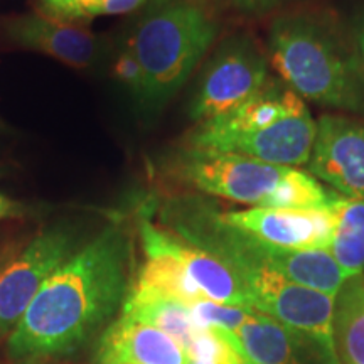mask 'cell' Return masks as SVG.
<instances>
[{
  "label": "cell",
  "instance_id": "obj_1",
  "mask_svg": "<svg viewBox=\"0 0 364 364\" xmlns=\"http://www.w3.org/2000/svg\"><path fill=\"white\" fill-rule=\"evenodd\" d=\"M129 273L125 231L105 228L46 280L11 332L9 351L14 358L73 353L124 307L132 287Z\"/></svg>",
  "mask_w": 364,
  "mask_h": 364
},
{
  "label": "cell",
  "instance_id": "obj_2",
  "mask_svg": "<svg viewBox=\"0 0 364 364\" xmlns=\"http://www.w3.org/2000/svg\"><path fill=\"white\" fill-rule=\"evenodd\" d=\"M272 66L302 100L349 113H364V68L322 17L285 14L268 31Z\"/></svg>",
  "mask_w": 364,
  "mask_h": 364
},
{
  "label": "cell",
  "instance_id": "obj_3",
  "mask_svg": "<svg viewBox=\"0 0 364 364\" xmlns=\"http://www.w3.org/2000/svg\"><path fill=\"white\" fill-rule=\"evenodd\" d=\"M218 26L198 4L166 0L136 24L129 51L142 71L145 102L162 103L181 90L213 41Z\"/></svg>",
  "mask_w": 364,
  "mask_h": 364
},
{
  "label": "cell",
  "instance_id": "obj_4",
  "mask_svg": "<svg viewBox=\"0 0 364 364\" xmlns=\"http://www.w3.org/2000/svg\"><path fill=\"white\" fill-rule=\"evenodd\" d=\"M289 169L241 154L193 145L179 159V174L193 188L253 206H262Z\"/></svg>",
  "mask_w": 364,
  "mask_h": 364
},
{
  "label": "cell",
  "instance_id": "obj_5",
  "mask_svg": "<svg viewBox=\"0 0 364 364\" xmlns=\"http://www.w3.org/2000/svg\"><path fill=\"white\" fill-rule=\"evenodd\" d=\"M268 59L250 38H236L220 49L206 68L189 107L196 122L235 110L267 83Z\"/></svg>",
  "mask_w": 364,
  "mask_h": 364
},
{
  "label": "cell",
  "instance_id": "obj_6",
  "mask_svg": "<svg viewBox=\"0 0 364 364\" xmlns=\"http://www.w3.org/2000/svg\"><path fill=\"white\" fill-rule=\"evenodd\" d=\"M75 253V235L54 226L0 267V336L16 329L46 280Z\"/></svg>",
  "mask_w": 364,
  "mask_h": 364
},
{
  "label": "cell",
  "instance_id": "obj_7",
  "mask_svg": "<svg viewBox=\"0 0 364 364\" xmlns=\"http://www.w3.org/2000/svg\"><path fill=\"white\" fill-rule=\"evenodd\" d=\"M307 164L312 176L346 198H364V122L341 115L318 118Z\"/></svg>",
  "mask_w": 364,
  "mask_h": 364
},
{
  "label": "cell",
  "instance_id": "obj_8",
  "mask_svg": "<svg viewBox=\"0 0 364 364\" xmlns=\"http://www.w3.org/2000/svg\"><path fill=\"white\" fill-rule=\"evenodd\" d=\"M223 218L255 238L287 250H327L336 225L331 204L322 209L253 206L245 211H226Z\"/></svg>",
  "mask_w": 364,
  "mask_h": 364
},
{
  "label": "cell",
  "instance_id": "obj_9",
  "mask_svg": "<svg viewBox=\"0 0 364 364\" xmlns=\"http://www.w3.org/2000/svg\"><path fill=\"white\" fill-rule=\"evenodd\" d=\"M4 36L17 48L46 54L76 70L90 66L97 53V38L88 27L46 11L9 17Z\"/></svg>",
  "mask_w": 364,
  "mask_h": 364
},
{
  "label": "cell",
  "instance_id": "obj_10",
  "mask_svg": "<svg viewBox=\"0 0 364 364\" xmlns=\"http://www.w3.org/2000/svg\"><path fill=\"white\" fill-rule=\"evenodd\" d=\"M306 103L285 83L268 78L252 98L225 115L199 122L191 135L193 147H213L221 140L235 135L252 134L279 124L284 118L306 110Z\"/></svg>",
  "mask_w": 364,
  "mask_h": 364
},
{
  "label": "cell",
  "instance_id": "obj_11",
  "mask_svg": "<svg viewBox=\"0 0 364 364\" xmlns=\"http://www.w3.org/2000/svg\"><path fill=\"white\" fill-rule=\"evenodd\" d=\"M100 364H188L182 346L162 332L134 318H117L98 344Z\"/></svg>",
  "mask_w": 364,
  "mask_h": 364
},
{
  "label": "cell",
  "instance_id": "obj_12",
  "mask_svg": "<svg viewBox=\"0 0 364 364\" xmlns=\"http://www.w3.org/2000/svg\"><path fill=\"white\" fill-rule=\"evenodd\" d=\"M140 240L145 262L140 268L134 287L150 290L166 297L176 299L186 306H194L204 300L194 282L172 248V235L150 221L149 216L140 218Z\"/></svg>",
  "mask_w": 364,
  "mask_h": 364
},
{
  "label": "cell",
  "instance_id": "obj_13",
  "mask_svg": "<svg viewBox=\"0 0 364 364\" xmlns=\"http://www.w3.org/2000/svg\"><path fill=\"white\" fill-rule=\"evenodd\" d=\"M233 336L252 364H326L311 339L267 314L252 311Z\"/></svg>",
  "mask_w": 364,
  "mask_h": 364
},
{
  "label": "cell",
  "instance_id": "obj_14",
  "mask_svg": "<svg viewBox=\"0 0 364 364\" xmlns=\"http://www.w3.org/2000/svg\"><path fill=\"white\" fill-rule=\"evenodd\" d=\"M172 248L204 299L253 311L247 285L225 262L177 235H172Z\"/></svg>",
  "mask_w": 364,
  "mask_h": 364
},
{
  "label": "cell",
  "instance_id": "obj_15",
  "mask_svg": "<svg viewBox=\"0 0 364 364\" xmlns=\"http://www.w3.org/2000/svg\"><path fill=\"white\" fill-rule=\"evenodd\" d=\"M122 309H124L122 316L157 327L177 341L184 351L193 343L198 331L201 329V326L196 322L189 306L176 299L139 289L134 285L130 287Z\"/></svg>",
  "mask_w": 364,
  "mask_h": 364
},
{
  "label": "cell",
  "instance_id": "obj_16",
  "mask_svg": "<svg viewBox=\"0 0 364 364\" xmlns=\"http://www.w3.org/2000/svg\"><path fill=\"white\" fill-rule=\"evenodd\" d=\"M332 334L339 364H364V273L346 280L336 294Z\"/></svg>",
  "mask_w": 364,
  "mask_h": 364
},
{
  "label": "cell",
  "instance_id": "obj_17",
  "mask_svg": "<svg viewBox=\"0 0 364 364\" xmlns=\"http://www.w3.org/2000/svg\"><path fill=\"white\" fill-rule=\"evenodd\" d=\"M336 225L327 252L346 279L364 273V198L334 196L331 203Z\"/></svg>",
  "mask_w": 364,
  "mask_h": 364
},
{
  "label": "cell",
  "instance_id": "obj_18",
  "mask_svg": "<svg viewBox=\"0 0 364 364\" xmlns=\"http://www.w3.org/2000/svg\"><path fill=\"white\" fill-rule=\"evenodd\" d=\"M334 196L327 193L312 174L290 167L258 208L322 209L329 206Z\"/></svg>",
  "mask_w": 364,
  "mask_h": 364
},
{
  "label": "cell",
  "instance_id": "obj_19",
  "mask_svg": "<svg viewBox=\"0 0 364 364\" xmlns=\"http://www.w3.org/2000/svg\"><path fill=\"white\" fill-rule=\"evenodd\" d=\"M188 364H252L238 339L221 327H201L186 349Z\"/></svg>",
  "mask_w": 364,
  "mask_h": 364
},
{
  "label": "cell",
  "instance_id": "obj_20",
  "mask_svg": "<svg viewBox=\"0 0 364 364\" xmlns=\"http://www.w3.org/2000/svg\"><path fill=\"white\" fill-rule=\"evenodd\" d=\"M44 11L68 21H85L97 16H117L136 9L144 0H43Z\"/></svg>",
  "mask_w": 364,
  "mask_h": 364
},
{
  "label": "cell",
  "instance_id": "obj_21",
  "mask_svg": "<svg viewBox=\"0 0 364 364\" xmlns=\"http://www.w3.org/2000/svg\"><path fill=\"white\" fill-rule=\"evenodd\" d=\"M191 311H193L196 322L201 327H221L231 334H235L252 314V309L225 306V304L211 302L206 299L191 306Z\"/></svg>",
  "mask_w": 364,
  "mask_h": 364
},
{
  "label": "cell",
  "instance_id": "obj_22",
  "mask_svg": "<svg viewBox=\"0 0 364 364\" xmlns=\"http://www.w3.org/2000/svg\"><path fill=\"white\" fill-rule=\"evenodd\" d=\"M117 76L130 90H134L136 95H140V91H142V71H140L139 63L135 61V58L129 51H125L122 54V58L118 59Z\"/></svg>",
  "mask_w": 364,
  "mask_h": 364
},
{
  "label": "cell",
  "instance_id": "obj_23",
  "mask_svg": "<svg viewBox=\"0 0 364 364\" xmlns=\"http://www.w3.org/2000/svg\"><path fill=\"white\" fill-rule=\"evenodd\" d=\"M220 2L230 4V6H233L245 14L262 16V14L275 11L277 7L285 6V4L292 2V0H220Z\"/></svg>",
  "mask_w": 364,
  "mask_h": 364
},
{
  "label": "cell",
  "instance_id": "obj_24",
  "mask_svg": "<svg viewBox=\"0 0 364 364\" xmlns=\"http://www.w3.org/2000/svg\"><path fill=\"white\" fill-rule=\"evenodd\" d=\"M21 208L19 204L14 203L12 199H9L7 196L0 193V218H11V216H19Z\"/></svg>",
  "mask_w": 364,
  "mask_h": 364
},
{
  "label": "cell",
  "instance_id": "obj_25",
  "mask_svg": "<svg viewBox=\"0 0 364 364\" xmlns=\"http://www.w3.org/2000/svg\"><path fill=\"white\" fill-rule=\"evenodd\" d=\"M356 43H358V44H356V49H358L359 59H361L363 68H364V21L361 22V27H359V31H358Z\"/></svg>",
  "mask_w": 364,
  "mask_h": 364
}]
</instances>
